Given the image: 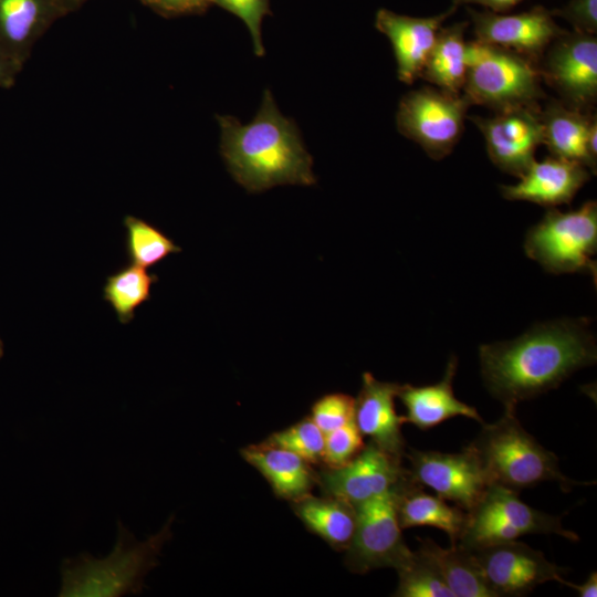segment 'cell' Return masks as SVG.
<instances>
[{
  "label": "cell",
  "instance_id": "ba28073f",
  "mask_svg": "<svg viewBox=\"0 0 597 597\" xmlns=\"http://www.w3.org/2000/svg\"><path fill=\"white\" fill-rule=\"evenodd\" d=\"M470 106L463 94L422 86L401 97L396 114L397 129L430 158L440 160L450 155L461 139Z\"/></svg>",
  "mask_w": 597,
  "mask_h": 597
},
{
  "label": "cell",
  "instance_id": "f546056e",
  "mask_svg": "<svg viewBox=\"0 0 597 597\" xmlns=\"http://www.w3.org/2000/svg\"><path fill=\"white\" fill-rule=\"evenodd\" d=\"M265 442L286 449L310 464L322 462L324 452V433L311 417L272 433Z\"/></svg>",
  "mask_w": 597,
  "mask_h": 597
},
{
  "label": "cell",
  "instance_id": "e575fe53",
  "mask_svg": "<svg viewBox=\"0 0 597 597\" xmlns=\"http://www.w3.org/2000/svg\"><path fill=\"white\" fill-rule=\"evenodd\" d=\"M145 6L164 17H178L203 12L210 0H140Z\"/></svg>",
  "mask_w": 597,
  "mask_h": 597
},
{
  "label": "cell",
  "instance_id": "7a4b0ae2",
  "mask_svg": "<svg viewBox=\"0 0 597 597\" xmlns=\"http://www.w3.org/2000/svg\"><path fill=\"white\" fill-rule=\"evenodd\" d=\"M220 153L233 177L249 192L277 185L311 186L316 182L313 160L294 121L279 111L265 90L256 116L248 124L218 115Z\"/></svg>",
  "mask_w": 597,
  "mask_h": 597
},
{
  "label": "cell",
  "instance_id": "ac0fdd59",
  "mask_svg": "<svg viewBox=\"0 0 597 597\" xmlns=\"http://www.w3.org/2000/svg\"><path fill=\"white\" fill-rule=\"evenodd\" d=\"M399 388L397 383L381 381L373 374L364 373L360 390L355 398V422L370 442L401 460L406 454L401 433L405 419L395 409Z\"/></svg>",
  "mask_w": 597,
  "mask_h": 597
},
{
  "label": "cell",
  "instance_id": "8d00e7d4",
  "mask_svg": "<svg viewBox=\"0 0 597 597\" xmlns=\"http://www.w3.org/2000/svg\"><path fill=\"white\" fill-rule=\"evenodd\" d=\"M523 0H452L451 6L459 7L463 4H480L485 7L486 10L504 13Z\"/></svg>",
  "mask_w": 597,
  "mask_h": 597
},
{
  "label": "cell",
  "instance_id": "5bb4252c",
  "mask_svg": "<svg viewBox=\"0 0 597 597\" xmlns=\"http://www.w3.org/2000/svg\"><path fill=\"white\" fill-rule=\"evenodd\" d=\"M541 106H521L469 117L482 133L491 161L503 172L520 178L535 161L543 144Z\"/></svg>",
  "mask_w": 597,
  "mask_h": 597
},
{
  "label": "cell",
  "instance_id": "836d02e7",
  "mask_svg": "<svg viewBox=\"0 0 597 597\" xmlns=\"http://www.w3.org/2000/svg\"><path fill=\"white\" fill-rule=\"evenodd\" d=\"M551 12L553 17H559L569 22L574 31L596 34L597 0H569L563 8Z\"/></svg>",
  "mask_w": 597,
  "mask_h": 597
},
{
  "label": "cell",
  "instance_id": "30bf717a",
  "mask_svg": "<svg viewBox=\"0 0 597 597\" xmlns=\"http://www.w3.org/2000/svg\"><path fill=\"white\" fill-rule=\"evenodd\" d=\"M542 78L566 106L589 112L597 101V39L594 34L564 31L538 62Z\"/></svg>",
  "mask_w": 597,
  "mask_h": 597
},
{
  "label": "cell",
  "instance_id": "8fae6325",
  "mask_svg": "<svg viewBox=\"0 0 597 597\" xmlns=\"http://www.w3.org/2000/svg\"><path fill=\"white\" fill-rule=\"evenodd\" d=\"M494 597H521L547 582L563 584L567 569L517 540L471 551Z\"/></svg>",
  "mask_w": 597,
  "mask_h": 597
},
{
  "label": "cell",
  "instance_id": "e0dca14e",
  "mask_svg": "<svg viewBox=\"0 0 597 597\" xmlns=\"http://www.w3.org/2000/svg\"><path fill=\"white\" fill-rule=\"evenodd\" d=\"M590 179L585 166L549 156L534 161L515 185H502V196L512 201H528L547 208L569 205Z\"/></svg>",
  "mask_w": 597,
  "mask_h": 597
},
{
  "label": "cell",
  "instance_id": "3957f363",
  "mask_svg": "<svg viewBox=\"0 0 597 597\" xmlns=\"http://www.w3.org/2000/svg\"><path fill=\"white\" fill-rule=\"evenodd\" d=\"M478 454L489 484L520 492L543 482H556L564 492L577 482L559 469L558 458L528 433L516 418L515 410H504L493 423H482L476 438L469 443Z\"/></svg>",
  "mask_w": 597,
  "mask_h": 597
},
{
  "label": "cell",
  "instance_id": "d590c367",
  "mask_svg": "<svg viewBox=\"0 0 597 597\" xmlns=\"http://www.w3.org/2000/svg\"><path fill=\"white\" fill-rule=\"evenodd\" d=\"M23 66L0 53V88H11Z\"/></svg>",
  "mask_w": 597,
  "mask_h": 597
},
{
  "label": "cell",
  "instance_id": "277c9868",
  "mask_svg": "<svg viewBox=\"0 0 597 597\" xmlns=\"http://www.w3.org/2000/svg\"><path fill=\"white\" fill-rule=\"evenodd\" d=\"M171 516L164 527L138 542L118 523L113 552L98 559L87 554L65 559L61 567L60 597H115L140 594L146 575L157 565L164 544L171 537Z\"/></svg>",
  "mask_w": 597,
  "mask_h": 597
},
{
  "label": "cell",
  "instance_id": "2e32d148",
  "mask_svg": "<svg viewBox=\"0 0 597 597\" xmlns=\"http://www.w3.org/2000/svg\"><path fill=\"white\" fill-rule=\"evenodd\" d=\"M457 9L450 6L444 12L428 18L404 15L384 8L376 12L375 27L391 43L400 82L412 84L420 77L443 21Z\"/></svg>",
  "mask_w": 597,
  "mask_h": 597
},
{
  "label": "cell",
  "instance_id": "7c38bea8",
  "mask_svg": "<svg viewBox=\"0 0 597 597\" xmlns=\"http://www.w3.org/2000/svg\"><path fill=\"white\" fill-rule=\"evenodd\" d=\"M409 474L419 486H428L446 501L470 511L490 485L481 461L470 444L457 453L411 449Z\"/></svg>",
  "mask_w": 597,
  "mask_h": 597
},
{
  "label": "cell",
  "instance_id": "484cf974",
  "mask_svg": "<svg viewBox=\"0 0 597 597\" xmlns=\"http://www.w3.org/2000/svg\"><path fill=\"white\" fill-rule=\"evenodd\" d=\"M418 549L433 563L453 597H494L471 551L460 545L442 548L431 538H419Z\"/></svg>",
  "mask_w": 597,
  "mask_h": 597
},
{
  "label": "cell",
  "instance_id": "83f0119b",
  "mask_svg": "<svg viewBox=\"0 0 597 597\" xmlns=\"http://www.w3.org/2000/svg\"><path fill=\"white\" fill-rule=\"evenodd\" d=\"M123 224L126 230L125 252L135 265L151 268L169 254L181 251L163 231L140 218L125 216Z\"/></svg>",
  "mask_w": 597,
  "mask_h": 597
},
{
  "label": "cell",
  "instance_id": "52a82bcc",
  "mask_svg": "<svg viewBox=\"0 0 597 597\" xmlns=\"http://www.w3.org/2000/svg\"><path fill=\"white\" fill-rule=\"evenodd\" d=\"M517 491L490 484L479 502L467 512L457 545L474 551L511 542L527 534H555L577 542L579 536L562 525V516L538 511L519 498Z\"/></svg>",
  "mask_w": 597,
  "mask_h": 597
},
{
  "label": "cell",
  "instance_id": "603a6c76",
  "mask_svg": "<svg viewBox=\"0 0 597 597\" xmlns=\"http://www.w3.org/2000/svg\"><path fill=\"white\" fill-rule=\"evenodd\" d=\"M397 515L400 527L432 526L447 533L451 546L457 545L465 525L467 512L449 505L440 496L426 493L411 481L398 494Z\"/></svg>",
  "mask_w": 597,
  "mask_h": 597
},
{
  "label": "cell",
  "instance_id": "1f68e13d",
  "mask_svg": "<svg viewBox=\"0 0 597 597\" xmlns=\"http://www.w3.org/2000/svg\"><path fill=\"white\" fill-rule=\"evenodd\" d=\"M311 419L326 434L355 419V398L341 392L325 395L314 402Z\"/></svg>",
  "mask_w": 597,
  "mask_h": 597
},
{
  "label": "cell",
  "instance_id": "d6a6232c",
  "mask_svg": "<svg viewBox=\"0 0 597 597\" xmlns=\"http://www.w3.org/2000/svg\"><path fill=\"white\" fill-rule=\"evenodd\" d=\"M210 3L241 19L251 34L254 53L264 55L261 24L264 17L271 14L269 0H210Z\"/></svg>",
  "mask_w": 597,
  "mask_h": 597
},
{
  "label": "cell",
  "instance_id": "4316f807",
  "mask_svg": "<svg viewBox=\"0 0 597 597\" xmlns=\"http://www.w3.org/2000/svg\"><path fill=\"white\" fill-rule=\"evenodd\" d=\"M157 281L158 276L145 268L127 265L106 277L103 297L114 310L118 322L128 324L135 317V311L149 301Z\"/></svg>",
  "mask_w": 597,
  "mask_h": 597
},
{
  "label": "cell",
  "instance_id": "9c48e42d",
  "mask_svg": "<svg viewBox=\"0 0 597 597\" xmlns=\"http://www.w3.org/2000/svg\"><path fill=\"white\" fill-rule=\"evenodd\" d=\"M401 490L355 506L356 527L345 556V564L353 573L365 574L383 567L397 569L411 555L397 515Z\"/></svg>",
  "mask_w": 597,
  "mask_h": 597
},
{
  "label": "cell",
  "instance_id": "8992f818",
  "mask_svg": "<svg viewBox=\"0 0 597 597\" xmlns=\"http://www.w3.org/2000/svg\"><path fill=\"white\" fill-rule=\"evenodd\" d=\"M597 203L587 201L576 210L549 208L527 231L526 255L553 274L588 273L596 280Z\"/></svg>",
  "mask_w": 597,
  "mask_h": 597
},
{
  "label": "cell",
  "instance_id": "ffe728a7",
  "mask_svg": "<svg viewBox=\"0 0 597 597\" xmlns=\"http://www.w3.org/2000/svg\"><path fill=\"white\" fill-rule=\"evenodd\" d=\"M458 359L451 356L443 377L436 384L425 386L400 385L397 397L406 408L405 422L420 430H428L454 417H465L483 423L478 410L460 401L453 392V379Z\"/></svg>",
  "mask_w": 597,
  "mask_h": 597
},
{
  "label": "cell",
  "instance_id": "60d3db41",
  "mask_svg": "<svg viewBox=\"0 0 597 597\" xmlns=\"http://www.w3.org/2000/svg\"><path fill=\"white\" fill-rule=\"evenodd\" d=\"M4 349H3V342L0 338V358L3 356Z\"/></svg>",
  "mask_w": 597,
  "mask_h": 597
},
{
  "label": "cell",
  "instance_id": "ab89813d",
  "mask_svg": "<svg viewBox=\"0 0 597 597\" xmlns=\"http://www.w3.org/2000/svg\"><path fill=\"white\" fill-rule=\"evenodd\" d=\"M88 0H60L66 13H71L82 7Z\"/></svg>",
  "mask_w": 597,
  "mask_h": 597
},
{
  "label": "cell",
  "instance_id": "44dd1931",
  "mask_svg": "<svg viewBox=\"0 0 597 597\" xmlns=\"http://www.w3.org/2000/svg\"><path fill=\"white\" fill-rule=\"evenodd\" d=\"M241 455L263 475L281 499L293 502L311 494L317 480L307 461L265 441L243 448Z\"/></svg>",
  "mask_w": 597,
  "mask_h": 597
},
{
  "label": "cell",
  "instance_id": "5b68a950",
  "mask_svg": "<svg viewBox=\"0 0 597 597\" xmlns=\"http://www.w3.org/2000/svg\"><path fill=\"white\" fill-rule=\"evenodd\" d=\"M538 64L512 50L471 41L467 43V76L462 94L471 105L494 112L540 106L545 98Z\"/></svg>",
  "mask_w": 597,
  "mask_h": 597
},
{
  "label": "cell",
  "instance_id": "f35d334b",
  "mask_svg": "<svg viewBox=\"0 0 597 597\" xmlns=\"http://www.w3.org/2000/svg\"><path fill=\"white\" fill-rule=\"evenodd\" d=\"M597 119L594 116L588 130L587 147L590 156L597 160Z\"/></svg>",
  "mask_w": 597,
  "mask_h": 597
},
{
  "label": "cell",
  "instance_id": "cb8c5ba5",
  "mask_svg": "<svg viewBox=\"0 0 597 597\" xmlns=\"http://www.w3.org/2000/svg\"><path fill=\"white\" fill-rule=\"evenodd\" d=\"M295 515L311 532L337 551H346L356 527V507L337 498L311 494L293 501Z\"/></svg>",
  "mask_w": 597,
  "mask_h": 597
},
{
  "label": "cell",
  "instance_id": "9a60e30c",
  "mask_svg": "<svg viewBox=\"0 0 597 597\" xmlns=\"http://www.w3.org/2000/svg\"><path fill=\"white\" fill-rule=\"evenodd\" d=\"M475 40L517 52L538 64L548 45L565 30L542 6L516 14L467 7Z\"/></svg>",
  "mask_w": 597,
  "mask_h": 597
},
{
  "label": "cell",
  "instance_id": "d6986e66",
  "mask_svg": "<svg viewBox=\"0 0 597 597\" xmlns=\"http://www.w3.org/2000/svg\"><path fill=\"white\" fill-rule=\"evenodd\" d=\"M66 14L60 0H0V53L24 66L36 42Z\"/></svg>",
  "mask_w": 597,
  "mask_h": 597
},
{
  "label": "cell",
  "instance_id": "4fadbf2b",
  "mask_svg": "<svg viewBox=\"0 0 597 597\" xmlns=\"http://www.w3.org/2000/svg\"><path fill=\"white\" fill-rule=\"evenodd\" d=\"M317 481L325 495L356 506L401 490L412 480L409 471L401 465V460L369 441L347 464L323 470Z\"/></svg>",
  "mask_w": 597,
  "mask_h": 597
},
{
  "label": "cell",
  "instance_id": "f1b7e54d",
  "mask_svg": "<svg viewBox=\"0 0 597 597\" xmlns=\"http://www.w3.org/2000/svg\"><path fill=\"white\" fill-rule=\"evenodd\" d=\"M397 597H453L433 563L419 549L396 569Z\"/></svg>",
  "mask_w": 597,
  "mask_h": 597
},
{
  "label": "cell",
  "instance_id": "74e56055",
  "mask_svg": "<svg viewBox=\"0 0 597 597\" xmlns=\"http://www.w3.org/2000/svg\"><path fill=\"white\" fill-rule=\"evenodd\" d=\"M562 585L568 586L577 591L579 597H596L597 596V573L593 572L588 578L582 584H573L564 580Z\"/></svg>",
  "mask_w": 597,
  "mask_h": 597
},
{
  "label": "cell",
  "instance_id": "d4e9b609",
  "mask_svg": "<svg viewBox=\"0 0 597 597\" xmlns=\"http://www.w3.org/2000/svg\"><path fill=\"white\" fill-rule=\"evenodd\" d=\"M468 27L464 21L439 30L420 75L437 88L454 95L462 94L467 76L464 33Z\"/></svg>",
  "mask_w": 597,
  "mask_h": 597
},
{
  "label": "cell",
  "instance_id": "6da1fadb",
  "mask_svg": "<svg viewBox=\"0 0 597 597\" xmlns=\"http://www.w3.org/2000/svg\"><path fill=\"white\" fill-rule=\"evenodd\" d=\"M479 359L486 390L504 410H515L521 401L594 365L597 346L588 320L562 318L535 325L512 341L483 344Z\"/></svg>",
  "mask_w": 597,
  "mask_h": 597
},
{
  "label": "cell",
  "instance_id": "7402d4cb",
  "mask_svg": "<svg viewBox=\"0 0 597 597\" xmlns=\"http://www.w3.org/2000/svg\"><path fill=\"white\" fill-rule=\"evenodd\" d=\"M595 116V115H594ZM594 116L551 100L540 111L543 144L552 156L578 163L596 174L597 160L587 147L589 126Z\"/></svg>",
  "mask_w": 597,
  "mask_h": 597
},
{
  "label": "cell",
  "instance_id": "4dcf8cb0",
  "mask_svg": "<svg viewBox=\"0 0 597 597\" xmlns=\"http://www.w3.org/2000/svg\"><path fill=\"white\" fill-rule=\"evenodd\" d=\"M365 447L355 419L324 434V452L322 462L326 468L335 469L347 464Z\"/></svg>",
  "mask_w": 597,
  "mask_h": 597
}]
</instances>
